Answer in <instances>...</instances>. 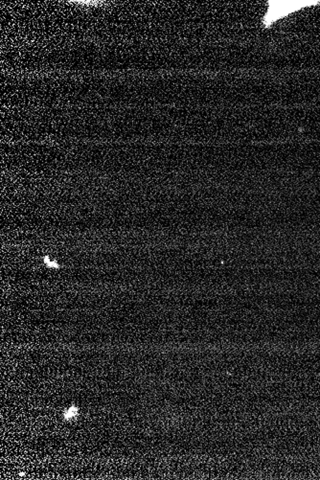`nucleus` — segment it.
Listing matches in <instances>:
<instances>
[{
	"label": "nucleus",
	"mask_w": 320,
	"mask_h": 480,
	"mask_svg": "<svg viewBox=\"0 0 320 480\" xmlns=\"http://www.w3.org/2000/svg\"><path fill=\"white\" fill-rule=\"evenodd\" d=\"M303 2H286V1H270L268 2V12L264 18V23L270 25L279 19L281 16L288 13L292 8L298 9V5Z\"/></svg>",
	"instance_id": "nucleus-1"
},
{
	"label": "nucleus",
	"mask_w": 320,
	"mask_h": 480,
	"mask_svg": "<svg viewBox=\"0 0 320 480\" xmlns=\"http://www.w3.org/2000/svg\"><path fill=\"white\" fill-rule=\"evenodd\" d=\"M78 414H79V409L76 406H71V407H69L68 409L64 410V418L66 421H71V420H74L75 418H77Z\"/></svg>",
	"instance_id": "nucleus-2"
}]
</instances>
